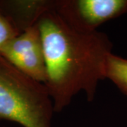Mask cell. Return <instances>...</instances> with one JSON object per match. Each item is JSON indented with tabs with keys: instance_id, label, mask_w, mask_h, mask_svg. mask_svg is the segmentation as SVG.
I'll use <instances>...</instances> for the list:
<instances>
[{
	"instance_id": "cell-7",
	"label": "cell",
	"mask_w": 127,
	"mask_h": 127,
	"mask_svg": "<svg viewBox=\"0 0 127 127\" xmlns=\"http://www.w3.org/2000/svg\"><path fill=\"white\" fill-rule=\"evenodd\" d=\"M20 34L11 20L0 11V54L6 45Z\"/></svg>"
},
{
	"instance_id": "cell-1",
	"label": "cell",
	"mask_w": 127,
	"mask_h": 127,
	"mask_svg": "<svg viewBox=\"0 0 127 127\" xmlns=\"http://www.w3.org/2000/svg\"><path fill=\"white\" fill-rule=\"evenodd\" d=\"M45 58V83L54 112H62L73 97L84 92L94 100L98 83L105 79L107 60L112 53L107 35L97 31H78L71 27L52 7V1L36 21Z\"/></svg>"
},
{
	"instance_id": "cell-4",
	"label": "cell",
	"mask_w": 127,
	"mask_h": 127,
	"mask_svg": "<svg viewBox=\"0 0 127 127\" xmlns=\"http://www.w3.org/2000/svg\"><path fill=\"white\" fill-rule=\"evenodd\" d=\"M0 56L28 76L43 84L46 83L45 53L37 23L9 42Z\"/></svg>"
},
{
	"instance_id": "cell-5",
	"label": "cell",
	"mask_w": 127,
	"mask_h": 127,
	"mask_svg": "<svg viewBox=\"0 0 127 127\" xmlns=\"http://www.w3.org/2000/svg\"><path fill=\"white\" fill-rule=\"evenodd\" d=\"M50 1L1 0L0 11L11 20L21 33L36 23L37 17Z\"/></svg>"
},
{
	"instance_id": "cell-2",
	"label": "cell",
	"mask_w": 127,
	"mask_h": 127,
	"mask_svg": "<svg viewBox=\"0 0 127 127\" xmlns=\"http://www.w3.org/2000/svg\"><path fill=\"white\" fill-rule=\"evenodd\" d=\"M53 102L45 84L0 56V120L23 127H51Z\"/></svg>"
},
{
	"instance_id": "cell-6",
	"label": "cell",
	"mask_w": 127,
	"mask_h": 127,
	"mask_svg": "<svg viewBox=\"0 0 127 127\" xmlns=\"http://www.w3.org/2000/svg\"><path fill=\"white\" fill-rule=\"evenodd\" d=\"M105 77L127 96V59L111 53L107 60Z\"/></svg>"
},
{
	"instance_id": "cell-3",
	"label": "cell",
	"mask_w": 127,
	"mask_h": 127,
	"mask_svg": "<svg viewBox=\"0 0 127 127\" xmlns=\"http://www.w3.org/2000/svg\"><path fill=\"white\" fill-rule=\"evenodd\" d=\"M52 7L78 31L91 32L102 24L127 13V0H56Z\"/></svg>"
}]
</instances>
